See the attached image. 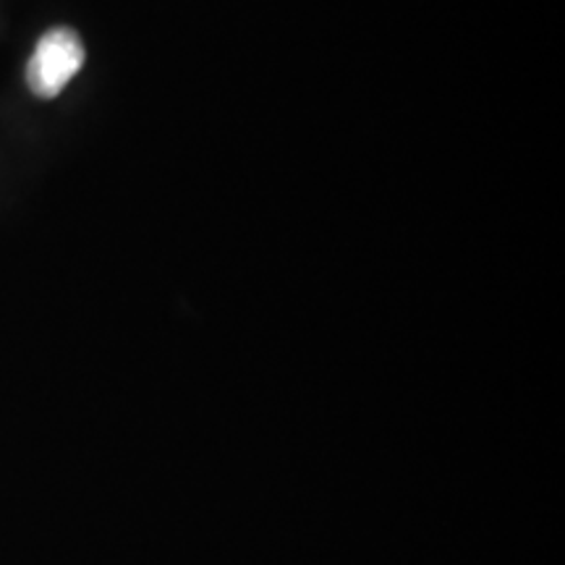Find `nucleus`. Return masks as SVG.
Here are the masks:
<instances>
[{
  "label": "nucleus",
  "instance_id": "1",
  "mask_svg": "<svg viewBox=\"0 0 565 565\" xmlns=\"http://www.w3.org/2000/svg\"><path fill=\"white\" fill-rule=\"evenodd\" d=\"M84 55L87 53L74 30L58 26V30L45 32L26 63V84L42 100H53L79 74Z\"/></svg>",
  "mask_w": 565,
  "mask_h": 565
}]
</instances>
